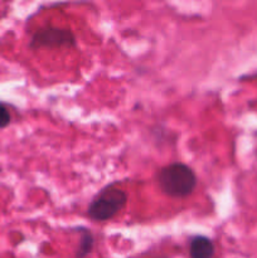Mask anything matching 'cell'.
I'll return each mask as SVG.
<instances>
[{"instance_id":"3","label":"cell","mask_w":257,"mask_h":258,"mask_svg":"<svg viewBox=\"0 0 257 258\" xmlns=\"http://www.w3.org/2000/svg\"><path fill=\"white\" fill-rule=\"evenodd\" d=\"M76 44V38L73 33L68 29H60V28H43V29L35 32L33 35L30 47H71Z\"/></svg>"},{"instance_id":"6","label":"cell","mask_w":257,"mask_h":258,"mask_svg":"<svg viewBox=\"0 0 257 258\" xmlns=\"http://www.w3.org/2000/svg\"><path fill=\"white\" fill-rule=\"evenodd\" d=\"M10 120L12 118H10L9 111L7 110V107L3 103H0V128L7 127L10 123Z\"/></svg>"},{"instance_id":"1","label":"cell","mask_w":257,"mask_h":258,"mask_svg":"<svg viewBox=\"0 0 257 258\" xmlns=\"http://www.w3.org/2000/svg\"><path fill=\"white\" fill-rule=\"evenodd\" d=\"M159 188L171 198H185L197 186V175L185 164L175 163L160 169L156 176Z\"/></svg>"},{"instance_id":"2","label":"cell","mask_w":257,"mask_h":258,"mask_svg":"<svg viewBox=\"0 0 257 258\" xmlns=\"http://www.w3.org/2000/svg\"><path fill=\"white\" fill-rule=\"evenodd\" d=\"M126 202H127V196L125 191L108 188L90 204L87 214L92 221H110L126 206Z\"/></svg>"},{"instance_id":"4","label":"cell","mask_w":257,"mask_h":258,"mask_svg":"<svg viewBox=\"0 0 257 258\" xmlns=\"http://www.w3.org/2000/svg\"><path fill=\"white\" fill-rule=\"evenodd\" d=\"M214 251L213 242L204 236L194 237L189 247L190 258H213Z\"/></svg>"},{"instance_id":"5","label":"cell","mask_w":257,"mask_h":258,"mask_svg":"<svg viewBox=\"0 0 257 258\" xmlns=\"http://www.w3.org/2000/svg\"><path fill=\"white\" fill-rule=\"evenodd\" d=\"M93 246H95V238L90 231L83 229L82 234L80 238V244L76 251V258H85L92 252Z\"/></svg>"}]
</instances>
